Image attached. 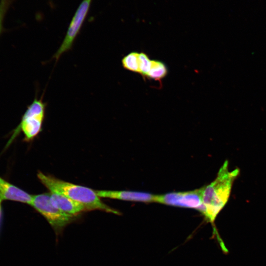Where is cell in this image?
Returning a JSON list of instances; mask_svg holds the SVG:
<instances>
[{
	"instance_id": "8",
	"label": "cell",
	"mask_w": 266,
	"mask_h": 266,
	"mask_svg": "<svg viewBox=\"0 0 266 266\" xmlns=\"http://www.w3.org/2000/svg\"><path fill=\"white\" fill-rule=\"evenodd\" d=\"M0 198L2 200L20 202L30 205L33 195L0 176Z\"/></svg>"
},
{
	"instance_id": "13",
	"label": "cell",
	"mask_w": 266,
	"mask_h": 266,
	"mask_svg": "<svg viewBox=\"0 0 266 266\" xmlns=\"http://www.w3.org/2000/svg\"><path fill=\"white\" fill-rule=\"evenodd\" d=\"M12 0H0V35L3 31L5 16L10 6Z\"/></svg>"
},
{
	"instance_id": "4",
	"label": "cell",
	"mask_w": 266,
	"mask_h": 266,
	"mask_svg": "<svg viewBox=\"0 0 266 266\" xmlns=\"http://www.w3.org/2000/svg\"><path fill=\"white\" fill-rule=\"evenodd\" d=\"M30 205L45 218L57 236L75 219V216L65 213L52 204L49 193L33 195Z\"/></svg>"
},
{
	"instance_id": "6",
	"label": "cell",
	"mask_w": 266,
	"mask_h": 266,
	"mask_svg": "<svg viewBox=\"0 0 266 266\" xmlns=\"http://www.w3.org/2000/svg\"><path fill=\"white\" fill-rule=\"evenodd\" d=\"M202 187L193 191L171 192L156 195V202L178 207L197 209L202 214Z\"/></svg>"
},
{
	"instance_id": "10",
	"label": "cell",
	"mask_w": 266,
	"mask_h": 266,
	"mask_svg": "<svg viewBox=\"0 0 266 266\" xmlns=\"http://www.w3.org/2000/svg\"><path fill=\"white\" fill-rule=\"evenodd\" d=\"M167 73V67L163 62L152 60L151 68L146 77L155 80H160L165 77Z\"/></svg>"
},
{
	"instance_id": "14",
	"label": "cell",
	"mask_w": 266,
	"mask_h": 266,
	"mask_svg": "<svg viewBox=\"0 0 266 266\" xmlns=\"http://www.w3.org/2000/svg\"><path fill=\"white\" fill-rule=\"evenodd\" d=\"M3 200L0 198V235L2 229L3 219V209L2 206V201Z\"/></svg>"
},
{
	"instance_id": "1",
	"label": "cell",
	"mask_w": 266,
	"mask_h": 266,
	"mask_svg": "<svg viewBox=\"0 0 266 266\" xmlns=\"http://www.w3.org/2000/svg\"><path fill=\"white\" fill-rule=\"evenodd\" d=\"M229 163L226 161L221 167L215 180L202 187L203 214L213 223L219 213L227 203L233 183L239 173L237 168L229 170Z\"/></svg>"
},
{
	"instance_id": "7",
	"label": "cell",
	"mask_w": 266,
	"mask_h": 266,
	"mask_svg": "<svg viewBox=\"0 0 266 266\" xmlns=\"http://www.w3.org/2000/svg\"><path fill=\"white\" fill-rule=\"evenodd\" d=\"M96 192L101 198L144 202H154L156 201V195L145 192L114 190H96Z\"/></svg>"
},
{
	"instance_id": "2",
	"label": "cell",
	"mask_w": 266,
	"mask_h": 266,
	"mask_svg": "<svg viewBox=\"0 0 266 266\" xmlns=\"http://www.w3.org/2000/svg\"><path fill=\"white\" fill-rule=\"evenodd\" d=\"M37 177L50 192L62 194L83 204L87 211L99 210L119 215L120 213L104 203L96 190L58 179L52 175L38 171Z\"/></svg>"
},
{
	"instance_id": "5",
	"label": "cell",
	"mask_w": 266,
	"mask_h": 266,
	"mask_svg": "<svg viewBox=\"0 0 266 266\" xmlns=\"http://www.w3.org/2000/svg\"><path fill=\"white\" fill-rule=\"evenodd\" d=\"M92 0H82L75 11L69 24L65 38L53 56L56 61L64 53L70 50L79 34L87 17Z\"/></svg>"
},
{
	"instance_id": "9",
	"label": "cell",
	"mask_w": 266,
	"mask_h": 266,
	"mask_svg": "<svg viewBox=\"0 0 266 266\" xmlns=\"http://www.w3.org/2000/svg\"><path fill=\"white\" fill-rule=\"evenodd\" d=\"M49 194L52 204L66 214L76 216L87 211L83 204L62 194L52 192Z\"/></svg>"
},
{
	"instance_id": "11",
	"label": "cell",
	"mask_w": 266,
	"mask_h": 266,
	"mask_svg": "<svg viewBox=\"0 0 266 266\" xmlns=\"http://www.w3.org/2000/svg\"><path fill=\"white\" fill-rule=\"evenodd\" d=\"M139 53L132 52L122 59L123 67L130 71L140 73L139 67Z\"/></svg>"
},
{
	"instance_id": "3",
	"label": "cell",
	"mask_w": 266,
	"mask_h": 266,
	"mask_svg": "<svg viewBox=\"0 0 266 266\" xmlns=\"http://www.w3.org/2000/svg\"><path fill=\"white\" fill-rule=\"evenodd\" d=\"M46 106L42 97L40 98L35 97L27 107L19 124L14 130L8 143L21 132L24 135L25 141L30 142L36 137L42 131Z\"/></svg>"
},
{
	"instance_id": "12",
	"label": "cell",
	"mask_w": 266,
	"mask_h": 266,
	"mask_svg": "<svg viewBox=\"0 0 266 266\" xmlns=\"http://www.w3.org/2000/svg\"><path fill=\"white\" fill-rule=\"evenodd\" d=\"M139 67L140 73L143 76H146L149 72L152 63L148 55L144 53H139Z\"/></svg>"
}]
</instances>
